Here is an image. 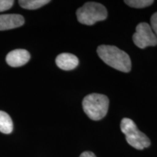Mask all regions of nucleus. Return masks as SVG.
Listing matches in <instances>:
<instances>
[{
    "instance_id": "nucleus-1",
    "label": "nucleus",
    "mask_w": 157,
    "mask_h": 157,
    "mask_svg": "<svg viewBox=\"0 0 157 157\" xmlns=\"http://www.w3.org/2000/svg\"><path fill=\"white\" fill-rule=\"evenodd\" d=\"M97 52L100 58L111 67L125 73L130 71L131 60L124 51L111 45H101Z\"/></svg>"
},
{
    "instance_id": "nucleus-2",
    "label": "nucleus",
    "mask_w": 157,
    "mask_h": 157,
    "mask_svg": "<svg viewBox=\"0 0 157 157\" xmlns=\"http://www.w3.org/2000/svg\"><path fill=\"white\" fill-rule=\"evenodd\" d=\"M109 100L107 96L93 93L86 96L82 101L84 111L92 120H101L107 114Z\"/></svg>"
},
{
    "instance_id": "nucleus-3",
    "label": "nucleus",
    "mask_w": 157,
    "mask_h": 157,
    "mask_svg": "<svg viewBox=\"0 0 157 157\" xmlns=\"http://www.w3.org/2000/svg\"><path fill=\"white\" fill-rule=\"evenodd\" d=\"M107 10L101 4L93 2L85 3L76 10V17L82 24L92 25L107 18Z\"/></svg>"
},
{
    "instance_id": "nucleus-4",
    "label": "nucleus",
    "mask_w": 157,
    "mask_h": 157,
    "mask_svg": "<svg viewBox=\"0 0 157 157\" xmlns=\"http://www.w3.org/2000/svg\"><path fill=\"white\" fill-rule=\"evenodd\" d=\"M120 128L126 136L127 142L133 148L143 150L150 146L151 141L148 137L137 129V125L132 119L124 118L121 121Z\"/></svg>"
},
{
    "instance_id": "nucleus-5",
    "label": "nucleus",
    "mask_w": 157,
    "mask_h": 157,
    "mask_svg": "<svg viewBox=\"0 0 157 157\" xmlns=\"http://www.w3.org/2000/svg\"><path fill=\"white\" fill-rule=\"evenodd\" d=\"M132 39L135 44L140 49L157 44V37L151 25L147 23H140L137 25L136 32L133 34Z\"/></svg>"
},
{
    "instance_id": "nucleus-6",
    "label": "nucleus",
    "mask_w": 157,
    "mask_h": 157,
    "mask_svg": "<svg viewBox=\"0 0 157 157\" xmlns=\"http://www.w3.org/2000/svg\"><path fill=\"white\" fill-rule=\"evenodd\" d=\"M31 58L30 53L27 50L17 49L10 52L6 57V61L12 67H20L26 64Z\"/></svg>"
},
{
    "instance_id": "nucleus-7",
    "label": "nucleus",
    "mask_w": 157,
    "mask_h": 157,
    "mask_svg": "<svg viewBox=\"0 0 157 157\" xmlns=\"http://www.w3.org/2000/svg\"><path fill=\"white\" fill-rule=\"evenodd\" d=\"M24 18L21 15H0V31L18 28L24 24Z\"/></svg>"
},
{
    "instance_id": "nucleus-8",
    "label": "nucleus",
    "mask_w": 157,
    "mask_h": 157,
    "mask_svg": "<svg viewBox=\"0 0 157 157\" xmlns=\"http://www.w3.org/2000/svg\"><path fill=\"white\" fill-rule=\"evenodd\" d=\"M56 63L58 67L60 69L70 71L77 67L78 65V59L73 54L62 53L57 56Z\"/></svg>"
},
{
    "instance_id": "nucleus-9",
    "label": "nucleus",
    "mask_w": 157,
    "mask_h": 157,
    "mask_svg": "<svg viewBox=\"0 0 157 157\" xmlns=\"http://www.w3.org/2000/svg\"><path fill=\"white\" fill-rule=\"evenodd\" d=\"M13 123L11 117L5 111H0V132L10 134L13 132Z\"/></svg>"
},
{
    "instance_id": "nucleus-10",
    "label": "nucleus",
    "mask_w": 157,
    "mask_h": 157,
    "mask_svg": "<svg viewBox=\"0 0 157 157\" xmlns=\"http://www.w3.org/2000/svg\"><path fill=\"white\" fill-rule=\"evenodd\" d=\"M19 5L26 10H36L48 5L50 2L49 0H20Z\"/></svg>"
},
{
    "instance_id": "nucleus-11",
    "label": "nucleus",
    "mask_w": 157,
    "mask_h": 157,
    "mask_svg": "<svg viewBox=\"0 0 157 157\" xmlns=\"http://www.w3.org/2000/svg\"><path fill=\"white\" fill-rule=\"evenodd\" d=\"M124 2L129 7L135 8H144L151 5L154 2L153 0H126Z\"/></svg>"
},
{
    "instance_id": "nucleus-12",
    "label": "nucleus",
    "mask_w": 157,
    "mask_h": 157,
    "mask_svg": "<svg viewBox=\"0 0 157 157\" xmlns=\"http://www.w3.org/2000/svg\"><path fill=\"white\" fill-rule=\"evenodd\" d=\"M14 4L13 0H0V12H4L10 9Z\"/></svg>"
},
{
    "instance_id": "nucleus-13",
    "label": "nucleus",
    "mask_w": 157,
    "mask_h": 157,
    "mask_svg": "<svg viewBox=\"0 0 157 157\" xmlns=\"http://www.w3.org/2000/svg\"><path fill=\"white\" fill-rule=\"evenodd\" d=\"M151 27L152 31L157 37V12L155 13L151 17Z\"/></svg>"
},
{
    "instance_id": "nucleus-14",
    "label": "nucleus",
    "mask_w": 157,
    "mask_h": 157,
    "mask_svg": "<svg viewBox=\"0 0 157 157\" xmlns=\"http://www.w3.org/2000/svg\"><path fill=\"white\" fill-rule=\"evenodd\" d=\"M79 157H96L93 152L90 151H84L80 155Z\"/></svg>"
}]
</instances>
